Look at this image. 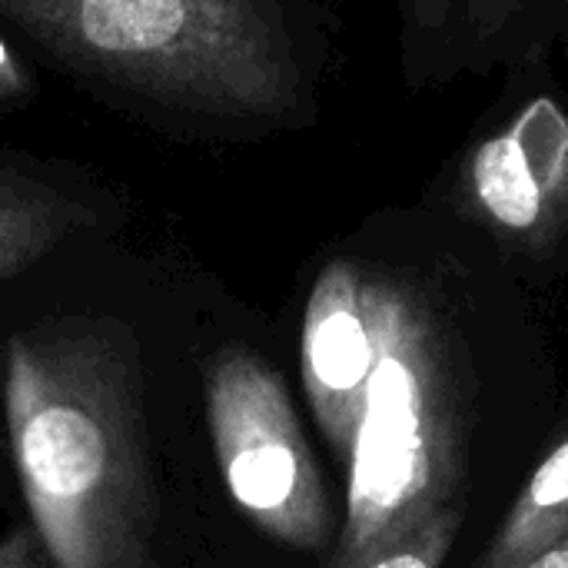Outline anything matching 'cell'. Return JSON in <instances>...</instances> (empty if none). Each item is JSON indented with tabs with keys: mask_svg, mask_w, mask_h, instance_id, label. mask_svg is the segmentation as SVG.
I'll return each mask as SVG.
<instances>
[{
	"mask_svg": "<svg viewBox=\"0 0 568 568\" xmlns=\"http://www.w3.org/2000/svg\"><path fill=\"white\" fill-rule=\"evenodd\" d=\"M23 499L53 568H150L153 479L136 346L106 323L20 333L3 363Z\"/></svg>",
	"mask_w": 568,
	"mask_h": 568,
	"instance_id": "6da1fadb",
	"label": "cell"
},
{
	"mask_svg": "<svg viewBox=\"0 0 568 568\" xmlns=\"http://www.w3.org/2000/svg\"><path fill=\"white\" fill-rule=\"evenodd\" d=\"M562 0H399L403 73L413 90L503 73L556 53Z\"/></svg>",
	"mask_w": 568,
	"mask_h": 568,
	"instance_id": "8992f818",
	"label": "cell"
},
{
	"mask_svg": "<svg viewBox=\"0 0 568 568\" xmlns=\"http://www.w3.org/2000/svg\"><path fill=\"white\" fill-rule=\"evenodd\" d=\"M568 532V439L523 486L476 568H523Z\"/></svg>",
	"mask_w": 568,
	"mask_h": 568,
	"instance_id": "9c48e42d",
	"label": "cell"
},
{
	"mask_svg": "<svg viewBox=\"0 0 568 568\" xmlns=\"http://www.w3.org/2000/svg\"><path fill=\"white\" fill-rule=\"evenodd\" d=\"M463 529V509L446 506L433 513L423 526L399 536L393 546H386L376 559L363 568H443L446 556L453 552Z\"/></svg>",
	"mask_w": 568,
	"mask_h": 568,
	"instance_id": "30bf717a",
	"label": "cell"
},
{
	"mask_svg": "<svg viewBox=\"0 0 568 568\" xmlns=\"http://www.w3.org/2000/svg\"><path fill=\"white\" fill-rule=\"evenodd\" d=\"M566 50L568 57V0L559 3V20H556V50Z\"/></svg>",
	"mask_w": 568,
	"mask_h": 568,
	"instance_id": "5bb4252c",
	"label": "cell"
},
{
	"mask_svg": "<svg viewBox=\"0 0 568 568\" xmlns=\"http://www.w3.org/2000/svg\"><path fill=\"white\" fill-rule=\"evenodd\" d=\"M90 223V210L60 190L0 166V283Z\"/></svg>",
	"mask_w": 568,
	"mask_h": 568,
	"instance_id": "ba28073f",
	"label": "cell"
},
{
	"mask_svg": "<svg viewBox=\"0 0 568 568\" xmlns=\"http://www.w3.org/2000/svg\"><path fill=\"white\" fill-rule=\"evenodd\" d=\"M443 206L529 260L568 246V93L552 53L503 70L493 106L479 116L443 173Z\"/></svg>",
	"mask_w": 568,
	"mask_h": 568,
	"instance_id": "277c9868",
	"label": "cell"
},
{
	"mask_svg": "<svg viewBox=\"0 0 568 568\" xmlns=\"http://www.w3.org/2000/svg\"><path fill=\"white\" fill-rule=\"evenodd\" d=\"M373 363L376 343L363 296V263L359 256H333L306 300L303 383L323 436L343 459L353 449Z\"/></svg>",
	"mask_w": 568,
	"mask_h": 568,
	"instance_id": "52a82bcc",
	"label": "cell"
},
{
	"mask_svg": "<svg viewBox=\"0 0 568 568\" xmlns=\"http://www.w3.org/2000/svg\"><path fill=\"white\" fill-rule=\"evenodd\" d=\"M60 60L176 106L290 120L306 70L280 0H0Z\"/></svg>",
	"mask_w": 568,
	"mask_h": 568,
	"instance_id": "7a4b0ae2",
	"label": "cell"
},
{
	"mask_svg": "<svg viewBox=\"0 0 568 568\" xmlns=\"http://www.w3.org/2000/svg\"><path fill=\"white\" fill-rule=\"evenodd\" d=\"M523 568H568V532L559 542H552L549 549H542L532 562H526Z\"/></svg>",
	"mask_w": 568,
	"mask_h": 568,
	"instance_id": "4fadbf2b",
	"label": "cell"
},
{
	"mask_svg": "<svg viewBox=\"0 0 568 568\" xmlns=\"http://www.w3.org/2000/svg\"><path fill=\"white\" fill-rule=\"evenodd\" d=\"M363 263L376 363L349 449L346 526L326 568H363L453 506L463 483V413L423 266Z\"/></svg>",
	"mask_w": 568,
	"mask_h": 568,
	"instance_id": "3957f363",
	"label": "cell"
},
{
	"mask_svg": "<svg viewBox=\"0 0 568 568\" xmlns=\"http://www.w3.org/2000/svg\"><path fill=\"white\" fill-rule=\"evenodd\" d=\"M23 93H27V77H23L20 63L10 57V50L0 40V97L13 100V97H23Z\"/></svg>",
	"mask_w": 568,
	"mask_h": 568,
	"instance_id": "7c38bea8",
	"label": "cell"
},
{
	"mask_svg": "<svg viewBox=\"0 0 568 568\" xmlns=\"http://www.w3.org/2000/svg\"><path fill=\"white\" fill-rule=\"evenodd\" d=\"M0 568H50L47 546L33 526H20L0 539Z\"/></svg>",
	"mask_w": 568,
	"mask_h": 568,
	"instance_id": "8fae6325",
	"label": "cell"
},
{
	"mask_svg": "<svg viewBox=\"0 0 568 568\" xmlns=\"http://www.w3.org/2000/svg\"><path fill=\"white\" fill-rule=\"evenodd\" d=\"M206 419L236 506L276 542L323 549L333 509L283 379L250 349H223L206 373Z\"/></svg>",
	"mask_w": 568,
	"mask_h": 568,
	"instance_id": "5b68a950",
	"label": "cell"
}]
</instances>
